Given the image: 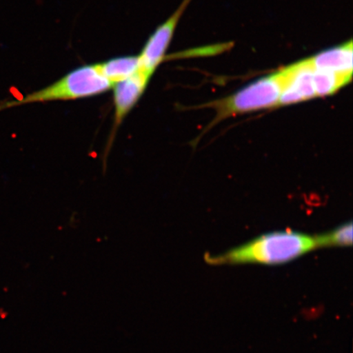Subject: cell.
Instances as JSON below:
<instances>
[{
	"label": "cell",
	"mask_w": 353,
	"mask_h": 353,
	"mask_svg": "<svg viewBox=\"0 0 353 353\" xmlns=\"http://www.w3.org/2000/svg\"><path fill=\"white\" fill-rule=\"evenodd\" d=\"M281 70L283 74V88L278 105L295 104L316 98L313 79L314 70L307 59L300 61Z\"/></svg>",
	"instance_id": "cell-5"
},
{
	"label": "cell",
	"mask_w": 353,
	"mask_h": 353,
	"mask_svg": "<svg viewBox=\"0 0 353 353\" xmlns=\"http://www.w3.org/2000/svg\"><path fill=\"white\" fill-rule=\"evenodd\" d=\"M190 2L191 0H183L178 10L150 35L139 55L140 69L153 76L158 66L165 61L166 52L173 39L176 26Z\"/></svg>",
	"instance_id": "cell-4"
},
{
	"label": "cell",
	"mask_w": 353,
	"mask_h": 353,
	"mask_svg": "<svg viewBox=\"0 0 353 353\" xmlns=\"http://www.w3.org/2000/svg\"><path fill=\"white\" fill-rule=\"evenodd\" d=\"M112 87L101 73L98 65H82L52 85L33 92L21 100L0 103V112L30 103L91 98L104 94Z\"/></svg>",
	"instance_id": "cell-2"
},
{
	"label": "cell",
	"mask_w": 353,
	"mask_h": 353,
	"mask_svg": "<svg viewBox=\"0 0 353 353\" xmlns=\"http://www.w3.org/2000/svg\"><path fill=\"white\" fill-rule=\"evenodd\" d=\"M316 249L348 246L352 244V223L344 224L334 231L315 236Z\"/></svg>",
	"instance_id": "cell-10"
},
{
	"label": "cell",
	"mask_w": 353,
	"mask_h": 353,
	"mask_svg": "<svg viewBox=\"0 0 353 353\" xmlns=\"http://www.w3.org/2000/svg\"><path fill=\"white\" fill-rule=\"evenodd\" d=\"M352 41L321 52L307 59L309 64L315 70L332 72L352 77Z\"/></svg>",
	"instance_id": "cell-7"
},
{
	"label": "cell",
	"mask_w": 353,
	"mask_h": 353,
	"mask_svg": "<svg viewBox=\"0 0 353 353\" xmlns=\"http://www.w3.org/2000/svg\"><path fill=\"white\" fill-rule=\"evenodd\" d=\"M314 70V69H313ZM350 77L314 70V87L316 98L334 94L352 81Z\"/></svg>",
	"instance_id": "cell-9"
},
{
	"label": "cell",
	"mask_w": 353,
	"mask_h": 353,
	"mask_svg": "<svg viewBox=\"0 0 353 353\" xmlns=\"http://www.w3.org/2000/svg\"><path fill=\"white\" fill-rule=\"evenodd\" d=\"M97 65L103 76L114 86L139 70V55L119 57Z\"/></svg>",
	"instance_id": "cell-8"
},
{
	"label": "cell",
	"mask_w": 353,
	"mask_h": 353,
	"mask_svg": "<svg viewBox=\"0 0 353 353\" xmlns=\"http://www.w3.org/2000/svg\"><path fill=\"white\" fill-rule=\"evenodd\" d=\"M152 77V74L139 68L131 77L117 83L113 86L114 131L118 129L142 98Z\"/></svg>",
	"instance_id": "cell-6"
},
{
	"label": "cell",
	"mask_w": 353,
	"mask_h": 353,
	"mask_svg": "<svg viewBox=\"0 0 353 353\" xmlns=\"http://www.w3.org/2000/svg\"><path fill=\"white\" fill-rule=\"evenodd\" d=\"M316 249L315 238L294 232H279L256 238L237 248L219 255L207 256L210 264L288 263Z\"/></svg>",
	"instance_id": "cell-1"
},
{
	"label": "cell",
	"mask_w": 353,
	"mask_h": 353,
	"mask_svg": "<svg viewBox=\"0 0 353 353\" xmlns=\"http://www.w3.org/2000/svg\"><path fill=\"white\" fill-rule=\"evenodd\" d=\"M282 88L283 74L281 70L250 83L226 99L210 103L209 107L217 112L215 121L234 114L275 107L279 103Z\"/></svg>",
	"instance_id": "cell-3"
}]
</instances>
